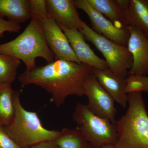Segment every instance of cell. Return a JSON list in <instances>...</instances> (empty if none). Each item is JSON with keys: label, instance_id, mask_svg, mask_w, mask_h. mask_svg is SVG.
<instances>
[{"label": "cell", "instance_id": "6da1fadb", "mask_svg": "<svg viewBox=\"0 0 148 148\" xmlns=\"http://www.w3.org/2000/svg\"><path fill=\"white\" fill-rule=\"evenodd\" d=\"M93 68L73 61L56 59L45 66L25 70L18 76L22 87L35 85L51 95V101L57 107L64 105L71 95H84V84Z\"/></svg>", "mask_w": 148, "mask_h": 148}, {"label": "cell", "instance_id": "7a4b0ae2", "mask_svg": "<svg viewBox=\"0 0 148 148\" xmlns=\"http://www.w3.org/2000/svg\"><path fill=\"white\" fill-rule=\"evenodd\" d=\"M126 113L116 121L119 148H148V114L142 92L127 94Z\"/></svg>", "mask_w": 148, "mask_h": 148}, {"label": "cell", "instance_id": "3957f363", "mask_svg": "<svg viewBox=\"0 0 148 148\" xmlns=\"http://www.w3.org/2000/svg\"><path fill=\"white\" fill-rule=\"evenodd\" d=\"M0 53L22 61L27 70L36 67L37 58H43L47 63L55 60L46 41L41 21L35 19H31L24 32L15 39L0 44Z\"/></svg>", "mask_w": 148, "mask_h": 148}, {"label": "cell", "instance_id": "277c9868", "mask_svg": "<svg viewBox=\"0 0 148 148\" xmlns=\"http://www.w3.org/2000/svg\"><path fill=\"white\" fill-rule=\"evenodd\" d=\"M15 114L12 121L4 126L8 134L21 148L30 147L43 142L54 141L60 131L46 128L36 112L26 110L21 105L20 92L15 91Z\"/></svg>", "mask_w": 148, "mask_h": 148}, {"label": "cell", "instance_id": "5b68a950", "mask_svg": "<svg viewBox=\"0 0 148 148\" xmlns=\"http://www.w3.org/2000/svg\"><path fill=\"white\" fill-rule=\"evenodd\" d=\"M73 118L85 139L93 148L115 145L117 139L116 124L93 113L87 105L77 103Z\"/></svg>", "mask_w": 148, "mask_h": 148}, {"label": "cell", "instance_id": "8992f818", "mask_svg": "<svg viewBox=\"0 0 148 148\" xmlns=\"http://www.w3.org/2000/svg\"><path fill=\"white\" fill-rule=\"evenodd\" d=\"M79 31L102 53L112 71L124 78L127 77L132 62V55L127 46L99 34L85 22Z\"/></svg>", "mask_w": 148, "mask_h": 148}, {"label": "cell", "instance_id": "52a82bcc", "mask_svg": "<svg viewBox=\"0 0 148 148\" xmlns=\"http://www.w3.org/2000/svg\"><path fill=\"white\" fill-rule=\"evenodd\" d=\"M83 88L84 95L88 99L87 105L90 110L98 116L116 124L117 110L114 101L93 74H90L86 79Z\"/></svg>", "mask_w": 148, "mask_h": 148}, {"label": "cell", "instance_id": "ba28073f", "mask_svg": "<svg viewBox=\"0 0 148 148\" xmlns=\"http://www.w3.org/2000/svg\"><path fill=\"white\" fill-rule=\"evenodd\" d=\"M77 8L82 10L87 14L96 33L122 45L127 46L130 32L127 27L115 25L103 14L93 8L87 0H75Z\"/></svg>", "mask_w": 148, "mask_h": 148}, {"label": "cell", "instance_id": "9c48e42d", "mask_svg": "<svg viewBox=\"0 0 148 148\" xmlns=\"http://www.w3.org/2000/svg\"><path fill=\"white\" fill-rule=\"evenodd\" d=\"M45 38L56 59L81 64L69 40L58 23L50 16L41 21Z\"/></svg>", "mask_w": 148, "mask_h": 148}, {"label": "cell", "instance_id": "30bf717a", "mask_svg": "<svg viewBox=\"0 0 148 148\" xmlns=\"http://www.w3.org/2000/svg\"><path fill=\"white\" fill-rule=\"evenodd\" d=\"M130 36L127 47L132 58L128 75H148V37L133 26L127 27Z\"/></svg>", "mask_w": 148, "mask_h": 148}, {"label": "cell", "instance_id": "8fae6325", "mask_svg": "<svg viewBox=\"0 0 148 148\" xmlns=\"http://www.w3.org/2000/svg\"><path fill=\"white\" fill-rule=\"evenodd\" d=\"M66 35L77 58L81 64L93 69L105 70L109 69L106 60L98 57L86 43L84 37L79 30L69 29L59 25Z\"/></svg>", "mask_w": 148, "mask_h": 148}, {"label": "cell", "instance_id": "7c38bea8", "mask_svg": "<svg viewBox=\"0 0 148 148\" xmlns=\"http://www.w3.org/2000/svg\"><path fill=\"white\" fill-rule=\"evenodd\" d=\"M49 14L58 25L80 31L84 21L80 18L74 0H46Z\"/></svg>", "mask_w": 148, "mask_h": 148}, {"label": "cell", "instance_id": "4fadbf2b", "mask_svg": "<svg viewBox=\"0 0 148 148\" xmlns=\"http://www.w3.org/2000/svg\"><path fill=\"white\" fill-rule=\"evenodd\" d=\"M92 73L114 101L123 108H126L127 94L125 91V78L115 73L110 69L101 70L93 69Z\"/></svg>", "mask_w": 148, "mask_h": 148}, {"label": "cell", "instance_id": "5bb4252c", "mask_svg": "<svg viewBox=\"0 0 148 148\" xmlns=\"http://www.w3.org/2000/svg\"><path fill=\"white\" fill-rule=\"evenodd\" d=\"M133 26L148 37V0H130L124 11L123 27Z\"/></svg>", "mask_w": 148, "mask_h": 148}, {"label": "cell", "instance_id": "9a60e30c", "mask_svg": "<svg viewBox=\"0 0 148 148\" xmlns=\"http://www.w3.org/2000/svg\"><path fill=\"white\" fill-rule=\"evenodd\" d=\"M19 24L31 18L29 0H0V17Z\"/></svg>", "mask_w": 148, "mask_h": 148}, {"label": "cell", "instance_id": "2e32d148", "mask_svg": "<svg viewBox=\"0 0 148 148\" xmlns=\"http://www.w3.org/2000/svg\"><path fill=\"white\" fill-rule=\"evenodd\" d=\"M14 93L10 85H0V123L4 126L10 124L14 117Z\"/></svg>", "mask_w": 148, "mask_h": 148}, {"label": "cell", "instance_id": "e0dca14e", "mask_svg": "<svg viewBox=\"0 0 148 148\" xmlns=\"http://www.w3.org/2000/svg\"><path fill=\"white\" fill-rule=\"evenodd\" d=\"M87 1L93 8L103 14L115 25L118 23L121 27H123L124 11L119 6L115 0H87Z\"/></svg>", "mask_w": 148, "mask_h": 148}, {"label": "cell", "instance_id": "ac0fdd59", "mask_svg": "<svg viewBox=\"0 0 148 148\" xmlns=\"http://www.w3.org/2000/svg\"><path fill=\"white\" fill-rule=\"evenodd\" d=\"M59 148H84L88 144L77 127H65L54 140Z\"/></svg>", "mask_w": 148, "mask_h": 148}, {"label": "cell", "instance_id": "d6986e66", "mask_svg": "<svg viewBox=\"0 0 148 148\" xmlns=\"http://www.w3.org/2000/svg\"><path fill=\"white\" fill-rule=\"evenodd\" d=\"M21 64L18 58L0 53V85H10L15 81Z\"/></svg>", "mask_w": 148, "mask_h": 148}, {"label": "cell", "instance_id": "ffe728a7", "mask_svg": "<svg viewBox=\"0 0 148 148\" xmlns=\"http://www.w3.org/2000/svg\"><path fill=\"white\" fill-rule=\"evenodd\" d=\"M126 93L133 92L148 93V77L143 75H128L125 78Z\"/></svg>", "mask_w": 148, "mask_h": 148}, {"label": "cell", "instance_id": "44dd1931", "mask_svg": "<svg viewBox=\"0 0 148 148\" xmlns=\"http://www.w3.org/2000/svg\"><path fill=\"white\" fill-rule=\"evenodd\" d=\"M31 19L42 21L49 16L46 0H29Z\"/></svg>", "mask_w": 148, "mask_h": 148}, {"label": "cell", "instance_id": "7402d4cb", "mask_svg": "<svg viewBox=\"0 0 148 148\" xmlns=\"http://www.w3.org/2000/svg\"><path fill=\"white\" fill-rule=\"evenodd\" d=\"M0 148H21L6 131L4 126L0 123Z\"/></svg>", "mask_w": 148, "mask_h": 148}, {"label": "cell", "instance_id": "603a6c76", "mask_svg": "<svg viewBox=\"0 0 148 148\" xmlns=\"http://www.w3.org/2000/svg\"><path fill=\"white\" fill-rule=\"evenodd\" d=\"M21 29L20 24L0 17V38L5 32L18 33Z\"/></svg>", "mask_w": 148, "mask_h": 148}, {"label": "cell", "instance_id": "cb8c5ba5", "mask_svg": "<svg viewBox=\"0 0 148 148\" xmlns=\"http://www.w3.org/2000/svg\"><path fill=\"white\" fill-rule=\"evenodd\" d=\"M29 148H59L54 141H47L38 143Z\"/></svg>", "mask_w": 148, "mask_h": 148}, {"label": "cell", "instance_id": "d4e9b609", "mask_svg": "<svg viewBox=\"0 0 148 148\" xmlns=\"http://www.w3.org/2000/svg\"><path fill=\"white\" fill-rule=\"evenodd\" d=\"M115 1L119 6L124 11L126 10L129 5L130 0H115Z\"/></svg>", "mask_w": 148, "mask_h": 148}, {"label": "cell", "instance_id": "484cf974", "mask_svg": "<svg viewBox=\"0 0 148 148\" xmlns=\"http://www.w3.org/2000/svg\"><path fill=\"white\" fill-rule=\"evenodd\" d=\"M101 148H119L115 145H108L104 146Z\"/></svg>", "mask_w": 148, "mask_h": 148}, {"label": "cell", "instance_id": "4316f807", "mask_svg": "<svg viewBox=\"0 0 148 148\" xmlns=\"http://www.w3.org/2000/svg\"><path fill=\"white\" fill-rule=\"evenodd\" d=\"M84 148H93L90 144L88 143Z\"/></svg>", "mask_w": 148, "mask_h": 148}]
</instances>
